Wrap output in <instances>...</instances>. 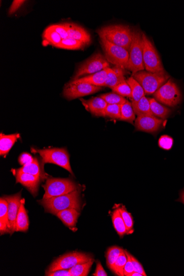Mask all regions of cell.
<instances>
[{
    "instance_id": "obj_38",
    "label": "cell",
    "mask_w": 184,
    "mask_h": 276,
    "mask_svg": "<svg viewBox=\"0 0 184 276\" xmlns=\"http://www.w3.org/2000/svg\"><path fill=\"white\" fill-rule=\"evenodd\" d=\"M118 95L123 97H127L132 100L131 90L130 86L127 83L126 81L119 84L112 90Z\"/></svg>"
},
{
    "instance_id": "obj_31",
    "label": "cell",
    "mask_w": 184,
    "mask_h": 276,
    "mask_svg": "<svg viewBox=\"0 0 184 276\" xmlns=\"http://www.w3.org/2000/svg\"><path fill=\"white\" fill-rule=\"evenodd\" d=\"M85 46L86 45L83 43L68 37L67 38L62 40L59 45L56 47L66 50H79Z\"/></svg>"
},
{
    "instance_id": "obj_13",
    "label": "cell",
    "mask_w": 184,
    "mask_h": 276,
    "mask_svg": "<svg viewBox=\"0 0 184 276\" xmlns=\"http://www.w3.org/2000/svg\"><path fill=\"white\" fill-rule=\"evenodd\" d=\"M8 203L9 233L16 231V219L22 201V191L15 195L3 197Z\"/></svg>"
},
{
    "instance_id": "obj_19",
    "label": "cell",
    "mask_w": 184,
    "mask_h": 276,
    "mask_svg": "<svg viewBox=\"0 0 184 276\" xmlns=\"http://www.w3.org/2000/svg\"><path fill=\"white\" fill-rule=\"evenodd\" d=\"M114 68H109L107 72L105 83L103 87H109L113 90L114 88L126 81L123 70L115 66Z\"/></svg>"
},
{
    "instance_id": "obj_42",
    "label": "cell",
    "mask_w": 184,
    "mask_h": 276,
    "mask_svg": "<svg viewBox=\"0 0 184 276\" xmlns=\"http://www.w3.org/2000/svg\"><path fill=\"white\" fill-rule=\"evenodd\" d=\"M34 160V158L32 155L28 153H22L18 158V162L22 166H26L30 163H32Z\"/></svg>"
},
{
    "instance_id": "obj_23",
    "label": "cell",
    "mask_w": 184,
    "mask_h": 276,
    "mask_svg": "<svg viewBox=\"0 0 184 276\" xmlns=\"http://www.w3.org/2000/svg\"><path fill=\"white\" fill-rule=\"evenodd\" d=\"M24 199H22L21 204L16 219V231L25 232L28 231L29 229V219L27 211L24 207Z\"/></svg>"
},
{
    "instance_id": "obj_22",
    "label": "cell",
    "mask_w": 184,
    "mask_h": 276,
    "mask_svg": "<svg viewBox=\"0 0 184 276\" xmlns=\"http://www.w3.org/2000/svg\"><path fill=\"white\" fill-rule=\"evenodd\" d=\"M12 172L28 173L40 177L42 179L47 178L46 173L44 172L36 158H34V161L28 165L22 166L17 169H12Z\"/></svg>"
},
{
    "instance_id": "obj_25",
    "label": "cell",
    "mask_w": 184,
    "mask_h": 276,
    "mask_svg": "<svg viewBox=\"0 0 184 276\" xmlns=\"http://www.w3.org/2000/svg\"><path fill=\"white\" fill-rule=\"evenodd\" d=\"M149 100L151 111L155 116L165 119L167 118L172 112V110L158 102L156 99L149 98Z\"/></svg>"
},
{
    "instance_id": "obj_30",
    "label": "cell",
    "mask_w": 184,
    "mask_h": 276,
    "mask_svg": "<svg viewBox=\"0 0 184 276\" xmlns=\"http://www.w3.org/2000/svg\"><path fill=\"white\" fill-rule=\"evenodd\" d=\"M123 250L122 248L116 246L112 247L107 249L106 254V264L111 270Z\"/></svg>"
},
{
    "instance_id": "obj_18",
    "label": "cell",
    "mask_w": 184,
    "mask_h": 276,
    "mask_svg": "<svg viewBox=\"0 0 184 276\" xmlns=\"http://www.w3.org/2000/svg\"><path fill=\"white\" fill-rule=\"evenodd\" d=\"M109 68H106L102 71L89 75V76L84 77H81L77 80L73 81L71 83H84L95 86L103 87Z\"/></svg>"
},
{
    "instance_id": "obj_35",
    "label": "cell",
    "mask_w": 184,
    "mask_h": 276,
    "mask_svg": "<svg viewBox=\"0 0 184 276\" xmlns=\"http://www.w3.org/2000/svg\"><path fill=\"white\" fill-rule=\"evenodd\" d=\"M0 224L9 228L8 203L4 198L0 199Z\"/></svg>"
},
{
    "instance_id": "obj_29",
    "label": "cell",
    "mask_w": 184,
    "mask_h": 276,
    "mask_svg": "<svg viewBox=\"0 0 184 276\" xmlns=\"http://www.w3.org/2000/svg\"><path fill=\"white\" fill-rule=\"evenodd\" d=\"M94 259L83 263H80L69 269L71 276H87L93 264Z\"/></svg>"
},
{
    "instance_id": "obj_39",
    "label": "cell",
    "mask_w": 184,
    "mask_h": 276,
    "mask_svg": "<svg viewBox=\"0 0 184 276\" xmlns=\"http://www.w3.org/2000/svg\"><path fill=\"white\" fill-rule=\"evenodd\" d=\"M174 140L172 137L168 135H163L158 140V145L164 150H170L172 148Z\"/></svg>"
},
{
    "instance_id": "obj_7",
    "label": "cell",
    "mask_w": 184,
    "mask_h": 276,
    "mask_svg": "<svg viewBox=\"0 0 184 276\" xmlns=\"http://www.w3.org/2000/svg\"><path fill=\"white\" fill-rule=\"evenodd\" d=\"M33 152L41 155L43 164L52 163L66 169L69 173L73 175L69 162V155L65 148L34 149Z\"/></svg>"
},
{
    "instance_id": "obj_33",
    "label": "cell",
    "mask_w": 184,
    "mask_h": 276,
    "mask_svg": "<svg viewBox=\"0 0 184 276\" xmlns=\"http://www.w3.org/2000/svg\"><path fill=\"white\" fill-rule=\"evenodd\" d=\"M127 256L125 251L123 250L119 256L118 259L114 265L112 271L119 276H124V267L127 262Z\"/></svg>"
},
{
    "instance_id": "obj_14",
    "label": "cell",
    "mask_w": 184,
    "mask_h": 276,
    "mask_svg": "<svg viewBox=\"0 0 184 276\" xmlns=\"http://www.w3.org/2000/svg\"><path fill=\"white\" fill-rule=\"evenodd\" d=\"M163 124V119L154 116L144 115L137 116L135 126L137 130L155 133L161 129Z\"/></svg>"
},
{
    "instance_id": "obj_47",
    "label": "cell",
    "mask_w": 184,
    "mask_h": 276,
    "mask_svg": "<svg viewBox=\"0 0 184 276\" xmlns=\"http://www.w3.org/2000/svg\"><path fill=\"white\" fill-rule=\"evenodd\" d=\"M178 201L179 202L184 204V190L181 192L180 198Z\"/></svg>"
},
{
    "instance_id": "obj_48",
    "label": "cell",
    "mask_w": 184,
    "mask_h": 276,
    "mask_svg": "<svg viewBox=\"0 0 184 276\" xmlns=\"http://www.w3.org/2000/svg\"><path fill=\"white\" fill-rule=\"evenodd\" d=\"M130 276H143V275L135 271L134 272H133Z\"/></svg>"
},
{
    "instance_id": "obj_16",
    "label": "cell",
    "mask_w": 184,
    "mask_h": 276,
    "mask_svg": "<svg viewBox=\"0 0 184 276\" xmlns=\"http://www.w3.org/2000/svg\"><path fill=\"white\" fill-rule=\"evenodd\" d=\"M87 110L96 116H104L105 109L107 104L100 97H93L88 100L80 99Z\"/></svg>"
},
{
    "instance_id": "obj_8",
    "label": "cell",
    "mask_w": 184,
    "mask_h": 276,
    "mask_svg": "<svg viewBox=\"0 0 184 276\" xmlns=\"http://www.w3.org/2000/svg\"><path fill=\"white\" fill-rule=\"evenodd\" d=\"M154 95L158 102L172 107L179 104L182 98L179 86L172 79H169Z\"/></svg>"
},
{
    "instance_id": "obj_12",
    "label": "cell",
    "mask_w": 184,
    "mask_h": 276,
    "mask_svg": "<svg viewBox=\"0 0 184 276\" xmlns=\"http://www.w3.org/2000/svg\"><path fill=\"white\" fill-rule=\"evenodd\" d=\"M102 90L101 87L95 86L87 84H72L66 86L63 95L68 100L92 95Z\"/></svg>"
},
{
    "instance_id": "obj_24",
    "label": "cell",
    "mask_w": 184,
    "mask_h": 276,
    "mask_svg": "<svg viewBox=\"0 0 184 276\" xmlns=\"http://www.w3.org/2000/svg\"><path fill=\"white\" fill-rule=\"evenodd\" d=\"M133 109L138 116L150 115L155 116L151 109L150 101L148 98L143 97L138 102H131Z\"/></svg>"
},
{
    "instance_id": "obj_4",
    "label": "cell",
    "mask_w": 184,
    "mask_h": 276,
    "mask_svg": "<svg viewBox=\"0 0 184 276\" xmlns=\"http://www.w3.org/2000/svg\"><path fill=\"white\" fill-rule=\"evenodd\" d=\"M105 57L109 63L123 70L128 68L129 52L123 47L114 45L104 37H100Z\"/></svg>"
},
{
    "instance_id": "obj_3",
    "label": "cell",
    "mask_w": 184,
    "mask_h": 276,
    "mask_svg": "<svg viewBox=\"0 0 184 276\" xmlns=\"http://www.w3.org/2000/svg\"><path fill=\"white\" fill-rule=\"evenodd\" d=\"M132 77L141 85L145 95H146L154 94L170 78V76L166 71L153 73L144 70L133 73Z\"/></svg>"
},
{
    "instance_id": "obj_6",
    "label": "cell",
    "mask_w": 184,
    "mask_h": 276,
    "mask_svg": "<svg viewBox=\"0 0 184 276\" xmlns=\"http://www.w3.org/2000/svg\"><path fill=\"white\" fill-rule=\"evenodd\" d=\"M45 194L43 199L66 195L79 190V186L69 179L47 178L45 185L43 186Z\"/></svg>"
},
{
    "instance_id": "obj_5",
    "label": "cell",
    "mask_w": 184,
    "mask_h": 276,
    "mask_svg": "<svg viewBox=\"0 0 184 276\" xmlns=\"http://www.w3.org/2000/svg\"><path fill=\"white\" fill-rule=\"evenodd\" d=\"M143 41L142 33L138 29L132 30V41L129 51L128 70L133 73L144 70L143 61Z\"/></svg>"
},
{
    "instance_id": "obj_26",
    "label": "cell",
    "mask_w": 184,
    "mask_h": 276,
    "mask_svg": "<svg viewBox=\"0 0 184 276\" xmlns=\"http://www.w3.org/2000/svg\"><path fill=\"white\" fill-rule=\"evenodd\" d=\"M127 83L131 88L132 93V102H138L143 97L145 96V93L143 87L133 77H131L126 80Z\"/></svg>"
},
{
    "instance_id": "obj_21",
    "label": "cell",
    "mask_w": 184,
    "mask_h": 276,
    "mask_svg": "<svg viewBox=\"0 0 184 276\" xmlns=\"http://www.w3.org/2000/svg\"><path fill=\"white\" fill-rule=\"evenodd\" d=\"M21 136L20 134L5 135L0 134V155L5 156L10 151V150Z\"/></svg>"
},
{
    "instance_id": "obj_10",
    "label": "cell",
    "mask_w": 184,
    "mask_h": 276,
    "mask_svg": "<svg viewBox=\"0 0 184 276\" xmlns=\"http://www.w3.org/2000/svg\"><path fill=\"white\" fill-rule=\"evenodd\" d=\"M91 254L73 252L63 255L56 259L50 265L46 272H52L60 269H67L93 260Z\"/></svg>"
},
{
    "instance_id": "obj_28",
    "label": "cell",
    "mask_w": 184,
    "mask_h": 276,
    "mask_svg": "<svg viewBox=\"0 0 184 276\" xmlns=\"http://www.w3.org/2000/svg\"><path fill=\"white\" fill-rule=\"evenodd\" d=\"M135 116L132 103L127 100L126 102L121 105V116L120 120L133 124V122L136 120Z\"/></svg>"
},
{
    "instance_id": "obj_40",
    "label": "cell",
    "mask_w": 184,
    "mask_h": 276,
    "mask_svg": "<svg viewBox=\"0 0 184 276\" xmlns=\"http://www.w3.org/2000/svg\"><path fill=\"white\" fill-rule=\"evenodd\" d=\"M48 28L58 33L61 36L62 40L67 38L68 37L67 30L63 24L52 25Z\"/></svg>"
},
{
    "instance_id": "obj_15",
    "label": "cell",
    "mask_w": 184,
    "mask_h": 276,
    "mask_svg": "<svg viewBox=\"0 0 184 276\" xmlns=\"http://www.w3.org/2000/svg\"><path fill=\"white\" fill-rule=\"evenodd\" d=\"M13 174L16 177L17 183H20L26 187L34 196L36 195L42 179L41 178L28 173H13Z\"/></svg>"
},
{
    "instance_id": "obj_32",
    "label": "cell",
    "mask_w": 184,
    "mask_h": 276,
    "mask_svg": "<svg viewBox=\"0 0 184 276\" xmlns=\"http://www.w3.org/2000/svg\"><path fill=\"white\" fill-rule=\"evenodd\" d=\"M103 99L107 104L122 105L126 102V99L115 92L103 94L99 96Z\"/></svg>"
},
{
    "instance_id": "obj_9",
    "label": "cell",
    "mask_w": 184,
    "mask_h": 276,
    "mask_svg": "<svg viewBox=\"0 0 184 276\" xmlns=\"http://www.w3.org/2000/svg\"><path fill=\"white\" fill-rule=\"evenodd\" d=\"M142 38L143 41V61L145 70L153 73L166 71L156 49L144 33H142Z\"/></svg>"
},
{
    "instance_id": "obj_34",
    "label": "cell",
    "mask_w": 184,
    "mask_h": 276,
    "mask_svg": "<svg viewBox=\"0 0 184 276\" xmlns=\"http://www.w3.org/2000/svg\"><path fill=\"white\" fill-rule=\"evenodd\" d=\"M44 40L54 47H56L61 42L62 38L61 36L55 32L54 30L47 28L43 33Z\"/></svg>"
},
{
    "instance_id": "obj_44",
    "label": "cell",
    "mask_w": 184,
    "mask_h": 276,
    "mask_svg": "<svg viewBox=\"0 0 184 276\" xmlns=\"http://www.w3.org/2000/svg\"><path fill=\"white\" fill-rule=\"evenodd\" d=\"M130 257L133 263V265H134V267L135 271L139 273H141L143 275V276H146L147 274L146 273H145L144 269H143L141 263H139L138 261L135 258V257L133 256L131 254H130Z\"/></svg>"
},
{
    "instance_id": "obj_27",
    "label": "cell",
    "mask_w": 184,
    "mask_h": 276,
    "mask_svg": "<svg viewBox=\"0 0 184 276\" xmlns=\"http://www.w3.org/2000/svg\"><path fill=\"white\" fill-rule=\"evenodd\" d=\"M112 218L114 227L119 235L120 237H123L125 234H128L125 223L121 214H120L119 209L113 211Z\"/></svg>"
},
{
    "instance_id": "obj_20",
    "label": "cell",
    "mask_w": 184,
    "mask_h": 276,
    "mask_svg": "<svg viewBox=\"0 0 184 276\" xmlns=\"http://www.w3.org/2000/svg\"><path fill=\"white\" fill-rule=\"evenodd\" d=\"M80 215L79 211L74 209H69L59 212L56 216L66 226L71 229L76 227Z\"/></svg>"
},
{
    "instance_id": "obj_37",
    "label": "cell",
    "mask_w": 184,
    "mask_h": 276,
    "mask_svg": "<svg viewBox=\"0 0 184 276\" xmlns=\"http://www.w3.org/2000/svg\"><path fill=\"white\" fill-rule=\"evenodd\" d=\"M118 209L125 223L127 230H128V234L131 233V232L133 231V227H134V221H133L131 213L127 211L123 206L122 208Z\"/></svg>"
},
{
    "instance_id": "obj_41",
    "label": "cell",
    "mask_w": 184,
    "mask_h": 276,
    "mask_svg": "<svg viewBox=\"0 0 184 276\" xmlns=\"http://www.w3.org/2000/svg\"><path fill=\"white\" fill-rule=\"evenodd\" d=\"M127 256V262L124 267V273L125 276H130L133 272H135L134 267L131 259L130 254L128 251L125 250Z\"/></svg>"
},
{
    "instance_id": "obj_36",
    "label": "cell",
    "mask_w": 184,
    "mask_h": 276,
    "mask_svg": "<svg viewBox=\"0 0 184 276\" xmlns=\"http://www.w3.org/2000/svg\"><path fill=\"white\" fill-rule=\"evenodd\" d=\"M104 117L119 119L121 116V105L107 104L104 111Z\"/></svg>"
},
{
    "instance_id": "obj_43",
    "label": "cell",
    "mask_w": 184,
    "mask_h": 276,
    "mask_svg": "<svg viewBox=\"0 0 184 276\" xmlns=\"http://www.w3.org/2000/svg\"><path fill=\"white\" fill-rule=\"evenodd\" d=\"M25 2L24 0H14L9 9V15H11L15 14L18 10L22 7Z\"/></svg>"
},
{
    "instance_id": "obj_46",
    "label": "cell",
    "mask_w": 184,
    "mask_h": 276,
    "mask_svg": "<svg viewBox=\"0 0 184 276\" xmlns=\"http://www.w3.org/2000/svg\"><path fill=\"white\" fill-rule=\"evenodd\" d=\"M93 275L94 276H107V275L102 265H101V263H100V262L99 261L97 262L96 271H95V273Z\"/></svg>"
},
{
    "instance_id": "obj_17",
    "label": "cell",
    "mask_w": 184,
    "mask_h": 276,
    "mask_svg": "<svg viewBox=\"0 0 184 276\" xmlns=\"http://www.w3.org/2000/svg\"><path fill=\"white\" fill-rule=\"evenodd\" d=\"M63 24L67 30L68 37L83 43L86 46L91 43V35L85 28L73 23H64Z\"/></svg>"
},
{
    "instance_id": "obj_2",
    "label": "cell",
    "mask_w": 184,
    "mask_h": 276,
    "mask_svg": "<svg viewBox=\"0 0 184 276\" xmlns=\"http://www.w3.org/2000/svg\"><path fill=\"white\" fill-rule=\"evenodd\" d=\"M97 33L100 37H104L129 52L132 41V30L129 26L122 24L109 25L98 29Z\"/></svg>"
},
{
    "instance_id": "obj_11",
    "label": "cell",
    "mask_w": 184,
    "mask_h": 276,
    "mask_svg": "<svg viewBox=\"0 0 184 276\" xmlns=\"http://www.w3.org/2000/svg\"><path fill=\"white\" fill-rule=\"evenodd\" d=\"M109 67V62L107 61L105 56L97 53L80 65L72 81L77 80L86 74L97 73Z\"/></svg>"
},
{
    "instance_id": "obj_1",
    "label": "cell",
    "mask_w": 184,
    "mask_h": 276,
    "mask_svg": "<svg viewBox=\"0 0 184 276\" xmlns=\"http://www.w3.org/2000/svg\"><path fill=\"white\" fill-rule=\"evenodd\" d=\"M46 212L56 215L59 212L69 209L80 211L82 202L79 190L62 196L42 199L38 202Z\"/></svg>"
},
{
    "instance_id": "obj_45",
    "label": "cell",
    "mask_w": 184,
    "mask_h": 276,
    "mask_svg": "<svg viewBox=\"0 0 184 276\" xmlns=\"http://www.w3.org/2000/svg\"><path fill=\"white\" fill-rule=\"evenodd\" d=\"M46 275L48 276H71L69 269H60L58 270L46 272Z\"/></svg>"
}]
</instances>
